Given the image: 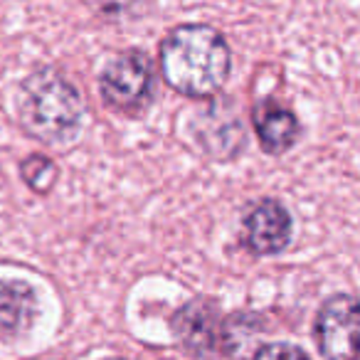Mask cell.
Returning a JSON list of instances; mask_svg holds the SVG:
<instances>
[{
    "mask_svg": "<svg viewBox=\"0 0 360 360\" xmlns=\"http://www.w3.org/2000/svg\"><path fill=\"white\" fill-rule=\"evenodd\" d=\"M101 360H121V358H101Z\"/></svg>",
    "mask_w": 360,
    "mask_h": 360,
    "instance_id": "11",
    "label": "cell"
},
{
    "mask_svg": "<svg viewBox=\"0 0 360 360\" xmlns=\"http://www.w3.org/2000/svg\"><path fill=\"white\" fill-rule=\"evenodd\" d=\"M173 330L186 348L210 353L225 338V326L217 306L207 299H195L173 316Z\"/></svg>",
    "mask_w": 360,
    "mask_h": 360,
    "instance_id": "6",
    "label": "cell"
},
{
    "mask_svg": "<svg viewBox=\"0 0 360 360\" xmlns=\"http://www.w3.org/2000/svg\"><path fill=\"white\" fill-rule=\"evenodd\" d=\"M153 86V67L146 52L124 50L104 65L99 91L106 106L116 111H134L148 99Z\"/></svg>",
    "mask_w": 360,
    "mask_h": 360,
    "instance_id": "4",
    "label": "cell"
},
{
    "mask_svg": "<svg viewBox=\"0 0 360 360\" xmlns=\"http://www.w3.org/2000/svg\"><path fill=\"white\" fill-rule=\"evenodd\" d=\"M18 121L42 143L70 146L84 131L86 104L82 91L57 67H40L20 84Z\"/></svg>",
    "mask_w": 360,
    "mask_h": 360,
    "instance_id": "2",
    "label": "cell"
},
{
    "mask_svg": "<svg viewBox=\"0 0 360 360\" xmlns=\"http://www.w3.org/2000/svg\"><path fill=\"white\" fill-rule=\"evenodd\" d=\"M291 235H294V222L289 210L274 198L255 202L242 220V245L257 257L284 252L291 242Z\"/></svg>",
    "mask_w": 360,
    "mask_h": 360,
    "instance_id": "5",
    "label": "cell"
},
{
    "mask_svg": "<svg viewBox=\"0 0 360 360\" xmlns=\"http://www.w3.org/2000/svg\"><path fill=\"white\" fill-rule=\"evenodd\" d=\"M314 335L326 360H360V301L348 294L326 299L316 314Z\"/></svg>",
    "mask_w": 360,
    "mask_h": 360,
    "instance_id": "3",
    "label": "cell"
},
{
    "mask_svg": "<svg viewBox=\"0 0 360 360\" xmlns=\"http://www.w3.org/2000/svg\"><path fill=\"white\" fill-rule=\"evenodd\" d=\"M158 62L165 84L173 91L191 99H210L230 79L232 50L217 27L188 22L163 37Z\"/></svg>",
    "mask_w": 360,
    "mask_h": 360,
    "instance_id": "1",
    "label": "cell"
},
{
    "mask_svg": "<svg viewBox=\"0 0 360 360\" xmlns=\"http://www.w3.org/2000/svg\"><path fill=\"white\" fill-rule=\"evenodd\" d=\"M255 360H311L299 345L291 343H266L257 350Z\"/></svg>",
    "mask_w": 360,
    "mask_h": 360,
    "instance_id": "10",
    "label": "cell"
},
{
    "mask_svg": "<svg viewBox=\"0 0 360 360\" xmlns=\"http://www.w3.org/2000/svg\"><path fill=\"white\" fill-rule=\"evenodd\" d=\"M40 296L30 281L0 279V343H13L32 328Z\"/></svg>",
    "mask_w": 360,
    "mask_h": 360,
    "instance_id": "7",
    "label": "cell"
},
{
    "mask_svg": "<svg viewBox=\"0 0 360 360\" xmlns=\"http://www.w3.org/2000/svg\"><path fill=\"white\" fill-rule=\"evenodd\" d=\"M20 178L35 195H47L57 186L60 165L45 153H30L20 160Z\"/></svg>",
    "mask_w": 360,
    "mask_h": 360,
    "instance_id": "9",
    "label": "cell"
},
{
    "mask_svg": "<svg viewBox=\"0 0 360 360\" xmlns=\"http://www.w3.org/2000/svg\"><path fill=\"white\" fill-rule=\"evenodd\" d=\"M252 119H255L257 139L264 153L281 155L294 148V143L299 141L301 124L294 111L286 106H279L274 101H259L252 111Z\"/></svg>",
    "mask_w": 360,
    "mask_h": 360,
    "instance_id": "8",
    "label": "cell"
}]
</instances>
